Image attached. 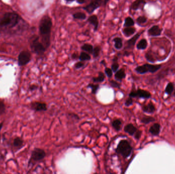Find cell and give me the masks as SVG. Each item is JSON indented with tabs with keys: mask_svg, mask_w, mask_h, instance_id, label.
Here are the masks:
<instances>
[{
	"mask_svg": "<svg viewBox=\"0 0 175 174\" xmlns=\"http://www.w3.org/2000/svg\"><path fill=\"white\" fill-rule=\"evenodd\" d=\"M52 26V22L51 19L48 15L44 16L40 21L39 30L42 37V43L46 49L50 45Z\"/></svg>",
	"mask_w": 175,
	"mask_h": 174,
	"instance_id": "obj_1",
	"label": "cell"
},
{
	"mask_svg": "<svg viewBox=\"0 0 175 174\" xmlns=\"http://www.w3.org/2000/svg\"><path fill=\"white\" fill-rule=\"evenodd\" d=\"M133 147L130 142L127 140H120L116 148L115 149V152L126 159L130 157L132 153Z\"/></svg>",
	"mask_w": 175,
	"mask_h": 174,
	"instance_id": "obj_2",
	"label": "cell"
},
{
	"mask_svg": "<svg viewBox=\"0 0 175 174\" xmlns=\"http://www.w3.org/2000/svg\"><path fill=\"white\" fill-rule=\"evenodd\" d=\"M19 20V15L17 13H6L0 19V27L12 28L18 24Z\"/></svg>",
	"mask_w": 175,
	"mask_h": 174,
	"instance_id": "obj_3",
	"label": "cell"
},
{
	"mask_svg": "<svg viewBox=\"0 0 175 174\" xmlns=\"http://www.w3.org/2000/svg\"><path fill=\"white\" fill-rule=\"evenodd\" d=\"M162 67L161 65H152L145 63L142 65H139L135 69V71L137 73L143 75L147 73H155L159 71Z\"/></svg>",
	"mask_w": 175,
	"mask_h": 174,
	"instance_id": "obj_4",
	"label": "cell"
},
{
	"mask_svg": "<svg viewBox=\"0 0 175 174\" xmlns=\"http://www.w3.org/2000/svg\"><path fill=\"white\" fill-rule=\"evenodd\" d=\"M30 47L33 52L39 55H43L46 50L43 43L39 41V37L36 36L32 37L30 41Z\"/></svg>",
	"mask_w": 175,
	"mask_h": 174,
	"instance_id": "obj_5",
	"label": "cell"
},
{
	"mask_svg": "<svg viewBox=\"0 0 175 174\" xmlns=\"http://www.w3.org/2000/svg\"><path fill=\"white\" fill-rule=\"evenodd\" d=\"M46 156V153L42 149L36 148L32 151L30 159L29 161V164L33 163L35 164L36 162L43 160Z\"/></svg>",
	"mask_w": 175,
	"mask_h": 174,
	"instance_id": "obj_6",
	"label": "cell"
},
{
	"mask_svg": "<svg viewBox=\"0 0 175 174\" xmlns=\"http://www.w3.org/2000/svg\"><path fill=\"white\" fill-rule=\"evenodd\" d=\"M128 97L132 98L148 99L151 98L152 95L149 91L145 89L141 88H138L136 89L134 88H132L130 93L128 94Z\"/></svg>",
	"mask_w": 175,
	"mask_h": 174,
	"instance_id": "obj_7",
	"label": "cell"
},
{
	"mask_svg": "<svg viewBox=\"0 0 175 174\" xmlns=\"http://www.w3.org/2000/svg\"><path fill=\"white\" fill-rule=\"evenodd\" d=\"M31 58V55L28 51L21 52L18 57V65L19 66H24L29 63Z\"/></svg>",
	"mask_w": 175,
	"mask_h": 174,
	"instance_id": "obj_8",
	"label": "cell"
},
{
	"mask_svg": "<svg viewBox=\"0 0 175 174\" xmlns=\"http://www.w3.org/2000/svg\"><path fill=\"white\" fill-rule=\"evenodd\" d=\"M101 2L102 0H91V2L89 4L83 7V9L87 11L88 13L91 14L99 7H101Z\"/></svg>",
	"mask_w": 175,
	"mask_h": 174,
	"instance_id": "obj_9",
	"label": "cell"
},
{
	"mask_svg": "<svg viewBox=\"0 0 175 174\" xmlns=\"http://www.w3.org/2000/svg\"><path fill=\"white\" fill-rule=\"evenodd\" d=\"M30 108L36 112L46 111L48 109L47 104L38 101L33 102L30 104Z\"/></svg>",
	"mask_w": 175,
	"mask_h": 174,
	"instance_id": "obj_10",
	"label": "cell"
},
{
	"mask_svg": "<svg viewBox=\"0 0 175 174\" xmlns=\"http://www.w3.org/2000/svg\"><path fill=\"white\" fill-rule=\"evenodd\" d=\"M141 109L144 113L153 114L156 111V107L153 102L150 101L148 103L143 104L141 106Z\"/></svg>",
	"mask_w": 175,
	"mask_h": 174,
	"instance_id": "obj_11",
	"label": "cell"
},
{
	"mask_svg": "<svg viewBox=\"0 0 175 174\" xmlns=\"http://www.w3.org/2000/svg\"><path fill=\"white\" fill-rule=\"evenodd\" d=\"M147 2L145 0H135L131 6V9L133 10H143Z\"/></svg>",
	"mask_w": 175,
	"mask_h": 174,
	"instance_id": "obj_12",
	"label": "cell"
},
{
	"mask_svg": "<svg viewBox=\"0 0 175 174\" xmlns=\"http://www.w3.org/2000/svg\"><path fill=\"white\" fill-rule=\"evenodd\" d=\"M148 34L152 37L159 36L161 34L162 29L158 25H154L147 31Z\"/></svg>",
	"mask_w": 175,
	"mask_h": 174,
	"instance_id": "obj_13",
	"label": "cell"
},
{
	"mask_svg": "<svg viewBox=\"0 0 175 174\" xmlns=\"http://www.w3.org/2000/svg\"><path fill=\"white\" fill-rule=\"evenodd\" d=\"M143 32V31L140 33H137L134 36H133L131 39H128V41H126V44H127L126 48L128 49H133L134 47L135 44L136 43L137 41L139 39L140 36H141V34Z\"/></svg>",
	"mask_w": 175,
	"mask_h": 174,
	"instance_id": "obj_14",
	"label": "cell"
},
{
	"mask_svg": "<svg viewBox=\"0 0 175 174\" xmlns=\"http://www.w3.org/2000/svg\"><path fill=\"white\" fill-rule=\"evenodd\" d=\"M161 126L160 124L158 122L154 123V124L149 127V133L153 136H158L160 134V132H161Z\"/></svg>",
	"mask_w": 175,
	"mask_h": 174,
	"instance_id": "obj_15",
	"label": "cell"
},
{
	"mask_svg": "<svg viewBox=\"0 0 175 174\" xmlns=\"http://www.w3.org/2000/svg\"><path fill=\"white\" fill-rule=\"evenodd\" d=\"M138 129L137 128L136 126H135L134 124L132 123H128L124 127V132L128 134V135L133 136L135 133H136Z\"/></svg>",
	"mask_w": 175,
	"mask_h": 174,
	"instance_id": "obj_16",
	"label": "cell"
},
{
	"mask_svg": "<svg viewBox=\"0 0 175 174\" xmlns=\"http://www.w3.org/2000/svg\"><path fill=\"white\" fill-rule=\"evenodd\" d=\"M126 77V73L125 69L123 68L118 69L115 73L114 78L117 81L122 82V80L124 79Z\"/></svg>",
	"mask_w": 175,
	"mask_h": 174,
	"instance_id": "obj_17",
	"label": "cell"
},
{
	"mask_svg": "<svg viewBox=\"0 0 175 174\" xmlns=\"http://www.w3.org/2000/svg\"><path fill=\"white\" fill-rule=\"evenodd\" d=\"M111 126L116 131L119 132L122 130V120L121 118L115 119L111 123Z\"/></svg>",
	"mask_w": 175,
	"mask_h": 174,
	"instance_id": "obj_18",
	"label": "cell"
},
{
	"mask_svg": "<svg viewBox=\"0 0 175 174\" xmlns=\"http://www.w3.org/2000/svg\"><path fill=\"white\" fill-rule=\"evenodd\" d=\"M88 22L94 26V31H96L99 25V21L97 15H92L89 17L88 19Z\"/></svg>",
	"mask_w": 175,
	"mask_h": 174,
	"instance_id": "obj_19",
	"label": "cell"
},
{
	"mask_svg": "<svg viewBox=\"0 0 175 174\" xmlns=\"http://www.w3.org/2000/svg\"><path fill=\"white\" fill-rule=\"evenodd\" d=\"M155 120L156 119L154 118L153 116L147 115H143V116H141V118H140V122L144 125H148L151 122H155Z\"/></svg>",
	"mask_w": 175,
	"mask_h": 174,
	"instance_id": "obj_20",
	"label": "cell"
},
{
	"mask_svg": "<svg viewBox=\"0 0 175 174\" xmlns=\"http://www.w3.org/2000/svg\"><path fill=\"white\" fill-rule=\"evenodd\" d=\"M106 76L102 72H99L97 77H94L92 78L93 82L95 83H101L105 81Z\"/></svg>",
	"mask_w": 175,
	"mask_h": 174,
	"instance_id": "obj_21",
	"label": "cell"
},
{
	"mask_svg": "<svg viewBox=\"0 0 175 174\" xmlns=\"http://www.w3.org/2000/svg\"><path fill=\"white\" fill-rule=\"evenodd\" d=\"M136 30L135 28L132 27H126L122 29V32L124 34L126 37H130L132 36L136 32Z\"/></svg>",
	"mask_w": 175,
	"mask_h": 174,
	"instance_id": "obj_22",
	"label": "cell"
},
{
	"mask_svg": "<svg viewBox=\"0 0 175 174\" xmlns=\"http://www.w3.org/2000/svg\"><path fill=\"white\" fill-rule=\"evenodd\" d=\"M175 84L173 82H170L167 84L165 89V92L166 94L169 96L172 95L175 89Z\"/></svg>",
	"mask_w": 175,
	"mask_h": 174,
	"instance_id": "obj_23",
	"label": "cell"
},
{
	"mask_svg": "<svg viewBox=\"0 0 175 174\" xmlns=\"http://www.w3.org/2000/svg\"><path fill=\"white\" fill-rule=\"evenodd\" d=\"M87 87L90 88L91 89V93L93 95H96L98 92L99 89L100 88V86L98 83L93 84V83H89Z\"/></svg>",
	"mask_w": 175,
	"mask_h": 174,
	"instance_id": "obj_24",
	"label": "cell"
},
{
	"mask_svg": "<svg viewBox=\"0 0 175 174\" xmlns=\"http://www.w3.org/2000/svg\"><path fill=\"white\" fill-rule=\"evenodd\" d=\"M147 41L145 39H143L139 41L137 45V49L138 50H145L147 47Z\"/></svg>",
	"mask_w": 175,
	"mask_h": 174,
	"instance_id": "obj_25",
	"label": "cell"
},
{
	"mask_svg": "<svg viewBox=\"0 0 175 174\" xmlns=\"http://www.w3.org/2000/svg\"><path fill=\"white\" fill-rule=\"evenodd\" d=\"M23 140L19 137L15 138L13 141V146L17 148H21L23 146Z\"/></svg>",
	"mask_w": 175,
	"mask_h": 174,
	"instance_id": "obj_26",
	"label": "cell"
},
{
	"mask_svg": "<svg viewBox=\"0 0 175 174\" xmlns=\"http://www.w3.org/2000/svg\"><path fill=\"white\" fill-rule=\"evenodd\" d=\"M113 63L111 65V68L112 70L113 71V73H115L116 71H117L119 69V65L118 63V57H115L112 60Z\"/></svg>",
	"mask_w": 175,
	"mask_h": 174,
	"instance_id": "obj_27",
	"label": "cell"
},
{
	"mask_svg": "<svg viewBox=\"0 0 175 174\" xmlns=\"http://www.w3.org/2000/svg\"><path fill=\"white\" fill-rule=\"evenodd\" d=\"M113 41L114 42V47L116 49H121L123 47L122 40L121 38L115 37V39H113Z\"/></svg>",
	"mask_w": 175,
	"mask_h": 174,
	"instance_id": "obj_28",
	"label": "cell"
},
{
	"mask_svg": "<svg viewBox=\"0 0 175 174\" xmlns=\"http://www.w3.org/2000/svg\"><path fill=\"white\" fill-rule=\"evenodd\" d=\"M82 50L87 52L89 54H92L93 50V45L89 44V43H85L83 45H82L81 47Z\"/></svg>",
	"mask_w": 175,
	"mask_h": 174,
	"instance_id": "obj_29",
	"label": "cell"
},
{
	"mask_svg": "<svg viewBox=\"0 0 175 174\" xmlns=\"http://www.w3.org/2000/svg\"><path fill=\"white\" fill-rule=\"evenodd\" d=\"M78 58L80 61H85L91 60V57L90 56V54L87 52H82L80 54Z\"/></svg>",
	"mask_w": 175,
	"mask_h": 174,
	"instance_id": "obj_30",
	"label": "cell"
},
{
	"mask_svg": "<svg viewBox=\"0 0 175 174\" xmlns=\"http://www.w3.org/2000/svg\"><path fill=\"white\" fill-rule=\"evenodd\" d=\"M135 25V22L134 19L132 17H126L124 20V27H132Z\"/></svg>",
	"mask_w": 175,
	"mask_h": 174,
	"instance_id": "obj_31",
	"label": "cell"
},
{
	"mask_svg": "<svg viewBox=\"0 0 175 174\" xmlns=\"http://www.w3.org/2000/svg\"><path fill=\"white\" fill-rule=\"evenodd\" d=\"M73 17L74 19H85L87 18V15L83 12H76L73 14Z\"/></svg>",
	"mask_w": 175,
	"mask_h": 174,
	"instance_id": "obj_32",
	"label": "cell"
},
{
	"mask_svg": "<svg viewBox=\"0 0 175 174\" xmlns=\"http://www.w3.org/2000/svg\"><path fill=\"white\" fill-rule=\"evenodd\" d=\"M147 21V17H145V16H139V17L137 19L136 23L139 26H141L146 23Z\"/></svg>",
	"mask_w": 175,
	"mask_h": 174,
	"instance_id": "obj_33",
	"label": "cell"
},
{
	"mask_svg": "<svg viewBox=\"0 0 175 174\" xmlns=\"http://www.w3.org/2000/svg\"><path fill=\"white\" fill-rule=\"evenodd\" d=\"M109 84L111 85V87L113 88L120 89L121 87V84L119 83L117 81L114 80H109Z\"/></svg>",
	"mask_w": 175,
	"mask_h": 174,
	"instance_id": "obj_34",
	"label": "cell"
},
{
	"mask_svg": "<svg viewBox=\"0 0 175 174\" xmlns=\"http://www.w3.org/2000/svg\"><path fill=\"white\" fill-rule=\"evenodd\" d=\"M101 51V47L99 46H96L95 47H93V53H92L93 57L95 58H97L98 56H99Z\"/></svg>",
	"mask_w": 175,
	"mask_h": 174,
	"instance_id": "obj_35",
	"label": "cell"
},
{
	"mask_svg": "<svg viewBox=\"0 0 175 174\" xmlns=\"http://www.w3.org/2000/svg\"><path fill=\"white\" fill-rule=\"evenodd\" d=\"M113 71L109 67H106L105 69V73L109 78H111L113 76Z\"/></svg>",
	"mask_w": 175,
	"mask_h": 174,
	"instance_id": "obj_36",
	"label": "cell"
},
{
	"mask_svg": "<svg viewBox=\"0 0 175 174\" xmlns=\"http://www.w3.org/2000/svg\"><path fill=\"white\" fill-rule=\"evenodd\" d=\"M133 98H131L130 97H128L127 99H126V100L124 102V105L126 106V107H129L131 106L134 103V101H133Z\"/></svg>",
	"mask_w": 175,
	"mask_h": 174,
	"instance_id": "obj_37",
	"label": "cell"
},
{
	"mask_svg": "<svg viewBox=\"0 0 175 174\" xmlns=\"http://www.w3.org/2000/svg\"><path fill=\"white\" fill-rule=\"evenodd\" d=\"M6 109V107L4 102L0 100V115H2L4 113Z\"/></svg>",
	"mask_w": 175,
	"mask_h": 174,
	"instance_id": "obj_38",
	"label": "cell"
},
{
	"mask_svg": "<svg viewBox=\"0 0 175 174\" xmlns=\"http://www.w3.org/2000/svg\"><path fill=\"white\" fill-rule=\"evenodd\" d=\"M142 131H141V130H138L136 132V133H135L133 136H134V138L135 140H138L140 139L141 136H142Z\"/></svg>",
	"mask_w": 175,
	"mask_h": 174,
	"instance_id": "obj_39",
	"label": "cell"
},
{
	"mask_svg": "<svg viewBox=\"0 0 175 174\" xmlns=\"http://www.w3.org/2000/svg\"><path fill=\"white\" fill-rule=\"evenodd\" d=\"M85 65V63L83 61H79L76 63L74 65V67L76 69H79L84 67Z\"/></svg>",
	"mask_w": 175,
	"mask_h": 174,
	"instance_id": "obj_40",
	"label": "cell"
},
{
	"mask_svg": "<svg viewBox=\"0 0 175 174\" xmlns=\"http://www.w3.org/2000/svg\"><path fill=\"white\" fill-rule=\"evenodd\" d=\"M38 88V86H36V85H32L30 87V89L31 90V91H33V90H35V89H36Z\"/></svg>",
	"mask_w": 175,
	"mask_h": 174,
	"instance_id": "obj_41",
	"label": "cell"
},
{
	"mask_svg": "<svg viewBox=\"0 0 175 174\" xmlns=\"http://www.w3.org/2000/svg\"><path fill=\"white\" fill-rule=\"evenodd\" d=\"M76 2L79 4H83L85 2V0H76Z\"/></svg>",
	"mask_w": 175,
	"mask_h": 174,
	"instance_id": "obj_42",
	"label": "cell"
},
{
	"mask_svg": "<svg viewBox=\"0 0 175 174\" xmlns=\"http://www.w3.org/2000/svg\"><path fill=\"white\" fill-rule=\"evenodd\" d=\"M72 58L73 59H77L78 58V55H77V54L76 53H74V54H72Z\"/></svg>",
	"mask_w": 175,
	"mask_h": 174,
	"instance_id": "obj_43",
	"label": "cell"
},
{
	"mask_svg": "<svg viewBox=\"0 0 175 174\" xmlns=\"http://www.w3.org/2000/svg\"><path fill=\"white\" fill-rule=\"evenodd\" d=\"M101 65H105L106 66V61L105 60H103L101 62Z\"/></svg>",
	"mask_w": 175,
	"mask_h": 174,
	"instance_id": "obj_44",
	"label": "cell"
},
{
	"mask_svg": "<svg viewBox=\"0 0 175 174\" xmlns=\"http://www.w3.org/2000/svg\"><path fill=\"white\" fill-rule=\"evenodd\" d=\"M3 122H1L0 124V133H1V129L2 128L3 126Z\"/></svg>",
	"mask_w": 175,
	"mask_h": 174,
	"instance_id": "obj_45",
	"label": "cell"
},
{
	"mask_svg": "<svg viewBox=\"0 0 175 174\" xmlns=\"http://www.w3.org/2000/svg\"><path fill=\"white\" fill-rule=\"evenodd\" d=\"M109 1H110V0H104V4H105V5L107 4V3L109 2Z\"/></svg>",
	"mask_w": 175,
	"mask_h": 174,
	"instance_id": "obj_46",
	"label": "cell"
},
{
	"mask_svg": "<svg viewBox=\"0 0 175 174\" xmlns=\"http://www.w3.org/2000/svg\"><path fill=\"white\" fill-rule=\"evenodd\" d=\"M67 2H72L73 1H74L75 0H65Z\"/></svg>",
	"mask_w": 175,
	"mask_h": 174,
	"instance_id": "obj_47",
	"label": "cell"
},
{
	"mask_svg": "<svg viewBox=\"0 0 175 174\" xmlns=\"http://www.w3.org/2000/svg\"><path fill=\"white\" fill-rule=\"evenodd\" d=\"M172 96H173V97H175V90H174V91L173 92V94H172Z\"/></svg>",
	"mask_w": 175,
	"mask_h": 174,
	"instance_id": "obj_48",
	"label": "cell"
}]
</instances>
